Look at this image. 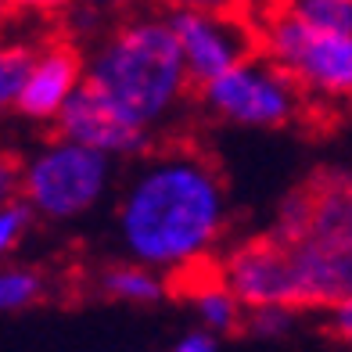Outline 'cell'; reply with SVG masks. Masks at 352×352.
Instances as JSON below:
<instances>
[{
  "label": "cell",
  "mask_w": 352,
  "mask_h": 352,
  "mask_svg": "<svg viewBox=\"0 0 352 352\" xmlns=\"http://www.w3.org/2000/svg\"><path fill=\"white\" fill-rule=\"evenodd\" d=\"M227 223V184L209 158L190 148H166L144 158L116 205V234L126 259L162 274L198 270L223 241Z\"/></svg>",
  "instance_id": "6da1fadb"
},
{
  "label": "cell",
  "mask_w": 352,
  "mask_h": 352,
  "mask_svg": "<svg viewBox=\"0 0 352 352\" xmlns=\"http://www.w3.org/2000/svg\"><path fill=\"white\" fill-rule=\"evenodd\" d=\"M270 237L284 248L295 309H331L352 295V173L292 190Z\"/></svg>",
  "instance_id": "7a4b0ae2"
},
{
  "label": "cell",
  "mask_w": 352,
  "mask_h": 352,
  "mask_svg": "<svg viewBox=\"0 0 352 352\" xmlns=\"http://www.w3.org/2000/svg\"><path fill=\"white\" fill-rule=\"evenodd\" d=\"M87 87L148 130L176 116L187 98L190 72L169 14H137L101 36L87 58Z\"/></svg>",
  "instance_id": "3957f363"
},
{
  "label": "cell",
  "mask_w": 352,
  "mask_h": 352,
  "mask_svg": "<svg viewBox=\"0 0 352 352\" xmlns=\"http://www.w3.org/2000/svg\"><path fill=\"white\" fill-rule=\"evenodd\" d=\"M111 162L116 158L58 133V140L43 144L25 158L22 201L51 223L83 219L108 198L111 180H116Z\"/></svg>",
  "instance_id": "277c9868"
},
{
  "label": "cell",
  "mask_w": 352,
  "mask_h": 352,
  "mask_svg": "<svg viewBox=\"0 0 352 352\" xmlns=\"http://www.w3.org/2000/svg\"><path fill=\"white\" fill-rule=\"evenodd\" d=\"M259 47L320 101H352V36L324 33L302 22L292 8L270 11L259 29Z\"/></svg>",
  "instance_id": "5b68a950"
},
{
  "label": "cell",
  "mask_w": 352,
  "mask_h": 352,
  "mask_svg": "<svg viewBox=\"0 0 352 352\" xmlns=\"http://www.w3.org/2000/svg\"><path fill=\"white\" fill-rule=\"evenodd\" d=\"M201 104L212 119L237 130H280L298 116L302 87L274 58L248 54L201 87Z\"/></svg>",
  "instance_id": "8992f818"
},
{
  "label": "cell",
  "mask_w": 352,
  "mask_h": 352,
  "mask_svg": "<svg viewBox=\"0 0 352 352\" xmlns=\"http://www.w3.org/2000/svg\"><path fill=\"white\" fill-rule=\"evenodd\" d=\"M169 25L176 43L184 51L190 83L205 87L209 79L234 69L237 61L252 54V33L241 19L230 11H209V8H173Z\"/></svg>",
  "instance_id": "52a82bcc"
},
{
  "label": "cell",
  "mask_w": 352,
  "mask_h": 352,
  "mask_svg": "<svg viewBox=\"0 0 352 352\" xmlns=\"http://www.w3.org/2000/svg\"><path fill=\"white\" fill-rule=\"evenodd\" d=\"M58 133L76 144H87L108 158H133L151 144L155 130L133 122L122 108H116L108 98H101L94 87L83 83L58 116Z\"/></svg>",
  "instance_id": "ba28073f"
},
{
  "label": "cell",
  "mask_w": 352,
  "mask_h": 352,
  "mask_svg": "<svg viewBox=\"0 0 352 352\" xmlns=\"http://www.w3.org/2000/svg\"><path fill=\"white\" fill-rule=\"evenodd\" d=\"M219 277L245 302V309L259 306H295L292 302V274H287L284 248L274 237H252L227 252Z\"/></svg>",
  "instance_id": "9c48e42d"
},
{
  "label": "cell",
  "mask_w": 352,
  "mask_h": 352,
  "mask_svg": "<svg viewBox=\"0 0 352 352\" xmlns=\"http://www.w3.org/2000/svg\"><path fill=\"white\" fill-rule=\"evenodd\" d=\"M87 83V58H79L69 43H47L33 51L19 111L33 122H58L65 104L76 98V90Z\"/></svg>",
  "instance_id": "30bf717a"
},
{
  "label": "cell",
  "mask_w": 352,
  "mask_h": 352,
  "mask_svg": "<svg viewBox=\"0 0 352 352\" xmlns=\"http://www.w3.org/2000/svg\"><path fill=\"white\" fill-rule=\"evenodd\" d=\"M187 298H190V309H195V320L205 331H212L216 338H219V334H230V331L245 327L248 309H245V302L227 287L223 277H216V280L198 277L195 284L187 287Z\"/></svg>",
  "instance_id": "8fae6325"
},
{
  "label": "cell",
  "mask_w": 352,
  "mask_h": 352,
  "mask_svg": "<svg viewBox=\"0 0 352 352\" xmlns=\"http://www.w3.org/2000/svg\"><path fill=\"white\" fill-rule=\"evenodd\" d=\"M101 292L126 306H155L166 298V274L137 259H126L101 274Z\"/></svg>",
  "instance_id": "7c38bea8"
},
{
  "label": "cell",
  "mask_w": 352,
  "mask_h": 352,
  "mask_svg": "<svg viewBox=\"0 0 352 352\" xmlns=\"http://www.w3.org/2000/svg\"><path fill=\"white\" fill-rule=\"evenodd\" d=\"M43 274L33 266H0V313L29 309L43 298Z\"/></svg>",
  "instance_id": "4fadbf2b"
},
{
  "label": "cell",
  "mask_w": 352,
  "mask_h": 352,
  "mask_svg": "<svg viewBox=\"0 0 352 352\" xmlns=\"http://www.w3.org/2000/svg\"><path fill=\"white\" fill-rule=\"evenodd\" d=\"M29 65H33V51L25 43H0V119L8 111H19Z\"/></svg>",
  "instance_id": "5bb4252c"
},
{
  "label": "cell",
  "mask_w": 352,
  "mask_h": 352,
  "mask_svg": "<svg viewBox=\"0 0 352 352\" xmlns=\"http://www.w3.org/2000/svg\"><path fill=\"white\" fill-rule=\"evenodd\" d=\"M287 8L313 29L352 36V0H287Z\"/></svg>",
  "instance_id": "9a60e30c"
},
{
  "label": "cell",
  "mask_w": 352,
  "mask_h": 352,
  "mask_svg": "<svg viewBox=\"0 0 352 352\" xmlns=\"http://www.w3.org/2000/svg\"><path fill=\"white\" fill-rule=\"evenodd\" d=\"M245 327L255 334V338H284V334L295 327V306H259V309H248Z\"/></svg>",
  "instance_id": "2e32d148"
},
{
  "label": "cell",
  "mask_w": 352,
  "mask_h": 352,
  "mask_svg": "<svg viewBox=\"0 0 352 352\" xmlns=\"http://www.w3.org/2000/svg\"><path fill=\"white\" fill-rule=\"evenodd\" d=\"M33 209H29L25 201H14V205H4L0 209V259L11 252V248H19V241L29 234V227H33Z\"/></svg>",
  "instance_id": "e0dca14e"
},
{
  "label": "cell",
  "mask_w": 352,
  "mask_h": 352,
  "mask_svg": "<svg viewBox=\"0 0 352 352\" xmlns=\"http://www.w3.org/2000/svg\"><path fill=\"white\" fill-rule=\"evenodd\" d=\"M22 180H25V162H19L8 151H0V209L22 201Z\"/></svg>",
  "instance_id": "ac0fdd59"
},
{
  "label": "cell",
  "mask_w": 352,
  "mask_h": 352,
  "mask_svg": "<svg viewBox=\"0 0 352 352\" xmlns=\"http://www.w3.org/2000/svg\"><path fill=\"white\" fill-rule=\"evenodd\" d=\"M169 352H219V342H216V334H212V331L198 327V331L180 334V338H176V345H173Z\"/></svg>",
  "instance_id": "d6986e66"
},
{
  "label": "cell",
  "mask_w": 352,
  "mask_h": 352,
  "mask_svg": "<svg viewBox=\"0 0 352 352\" xmlns=\"http://www.w3.org/2000/svg\"><path fill=\"white\" fill-rule=\"evenodd\" d=\"M0 4L22 14H58V11H69L72 0H0Z\"/></svg>",
  "instance_id": "ffe728a7"
},
{
  "label": "cell",
  "mask_w": 352,
  "mask_h": 352,
  "mask_svg": "<svg viewBox=\"0 0 352 352\" xmlns=\"http://www.w3.org/2000/svg\"><path fill=\"white\" fill-rule=\"evenodd\" d=\"M327 327H331V334H334L338 342L352 345V295H349L345 302H338V306H331Z\"/></svg>",
  "instance_id": "44dd1931"
},
{
  "label": "cell",
  "mask_w": 352,
  "mask_h": 352,
  "mask_svg": "<svg viewBox=\"0 0 352 352\" xmlns=\"http://www.w3.org/2000/svg\"><path fill=\"white\" fill-rule=\"evenodd\" d=\"M140 4V0H83V8L94 11V14H111V11H126V8H133Z\"/></svg>",
  "instance_id": "7402d4cb"
},
{
  "label": "cell",
  "mask_w": 352,
  "mask_h": 352,
  "mask_svg": "<svg viewBox=\"0 0 352 352\" xmlns=\"http://www.w3.org/2000/svg\"><path fill=\"white\" fill-rule=\"evenodd\" d=\"M173 8H209V11H230L234 0H173Z\"/></svg>",
  "instance_id": "603a6c76"
}]
</instances>
